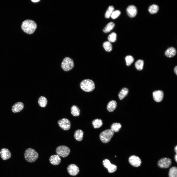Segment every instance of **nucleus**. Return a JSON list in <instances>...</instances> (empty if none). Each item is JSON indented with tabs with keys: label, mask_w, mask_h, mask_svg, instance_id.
Wrapping results in <instances>:
<instances>
[{
	"label": "nucleus",
	"mask_w": 177,
	"mask_h": 177,
	"mask_svg": "<svg viewBox=\"0 0 177 177\" xmlns=\"http://www.w3.org/2000/svg\"><path fill=\"white\" fill-rule=\"evenodd\" d=\"M31 1L34 2H36L40 1L39 0H32Z\"/></svg>",
	"instance_id": "obj_37"
},
{
	"label": "nucleus",
	"mask_w": 177,
	"mask_h": 177,
	"mask_svg": "<svg viewBox=\"0 0 177 177\" xmlns=\"http://www.w3.org/2000/svg\"><path fill=\"white\" fill-rule=\"evenodd\" d=\"M171 160L168 158H163L159 160L158 162L157 165L160 168H168L172 164Z\"/></svg>",
	"instance_id": "obj_7"
},
{
	"label": "nucleus",
	"mask_w": 177,
	"mask_h": 177,
	"mask_svg": "<svg viewBox=\"0 0 177 177\" xmlns=\"http://www.w3.org/2000/svg\"><path fill=\"white\" fill-rule=\"evenodd\" d=\"M117 34L116 33L113 32L110 34L108 37V41L110 42H113L116 40Z\"/></svg>",
	"instance_id": "obj_32"
},
{
	"label": "nucleus",
	"mask_w": 177,
	"mask_h": 177,
	"mask_svg": "<svg viewBox=\"0 0 177 177\" xmlns=\"http://www.w3.org/2000/svg\"><path fill=\"white\" fill-rule=\"evenodd\" d=\"M117 105V103L116 101L113 100L110 101L107 105V110L110 112L113 111L116 108Z\"/></svg>",
	"instance_id": "obj_18"
},
{
	"label": "nucleus",
	"mask_w": 177,
	"mask_h": 177,
	"mask_svg": "<svg viewBox=\"0 0 177 177\" xmlns=\"http://www.w3.org/2000/svg\"><path fill=\"white\" fill-rule=\"evenodd\" d=\"M58 123L59 127L62 129L67 130L71 127V123L68 119L64 118L59 120Z\"/></svg>",
	"instance_id": "obj_8"
},
{
	"label": "nucleus",
	"mask_w": 177,
	"mask_h": 177,
	"mask_svg": "<svg viewBox=\"0 0 177 177\" xmlns=\"http://www.w3.org/2000/svg\"><path fill=\"white\" fill-rule=\"evenodd\" d=\"M81 88L84 91L90 92L92 91L95 88V84L94 82L89 79H85L82 80L80 84Z\"/></svg>",
	"instance_id": "obj_3"
},
{
	"label": "nucleus",
	"mask_w": 177,
	"mask_h": 177,
	"mask_svg": "<svg viewBox=\"0 0 177 177\" xmlns=\"http://www.w3.org/2000/svg\"><path fill=\"white\" fill-rule=\"evenodd\" d=\"M115 26V24L112 22L108 23L103 30V31L105 33L110 32L114 28Z\"/></svg>",
	"instance_id": "obj_25"
},
{
	"label": "nucleus",
	"mask_w": 177,
	"mask_h": 177,
	"mask_svg": "<svg viewBox=\"0 0 177 177\" xmlns=\"http://www.w3.org/2000/svg\"><path fill=\"white\" fill-rule=\"evenodd\" d=\"M153 96L154 100L157 102H159L162 100L164 93L161 90H156L153 92Z\"/></svg>",
	"instance_id": "obj_12"
},
{
	"label": "nucleus",
	"mask_w": 177,
	"mask_h": 177,
	"mask_svg": "<svg viewBox=\"0 0 177 177\" xmlns=\"http://www.w3.org/2000/svg\"><path fill=\"white\" fill-rule=\"evenodd\" d=\"M84 132L81 130H76L74 133V136L75 139L78 141H81L83 138Z\"/></svg>",
	"instance_id": "obj_19"
},
{
	"label": "nucleus",
	"mask_w": 177,
	"mask_h": 177,
	"mask_svg": "<svg viewBox=\"0 0 177 177\" xmlns=\"http://www.w3.org/2000/svg\"><path fill=\"white\" fill-rule=\"evenodd\" d=\"M56 151L58 155L63 158H65L69 155L70 152V150L67 146L61 145L56 148Z\"/></svg>",
	"instance_id": "obj_6"
},
{
	"label": "nucleus",
	"mask_w": 177,
	"mask_h": 177,
	"mask_svg": "<svg viewBox=\"0 0 177 177\" xmlns=\"http://www.w3.org/2000/svg\"><path fill=\"white\" fill-rule=\"evenodd\" d=\"M80 110L79 108L76 105H73L71 108V113L74 116H78L80 114Z\"/></svg>",
	"instance_id": "obj_20"
},
{
	"label": "nucleus",
	"mask_w": 177,
	"mask_h": 177,
	"mask_svg": "<svg viewBox=\"0 0 177 177\" xmlns=\"http://www.w3.org/2000/svg\"><path fill=\"white\" fill-rule=\"evenodd\" d=\"M93 126L95 128H99L103 125V121L100 119H96L93 120L92 122Z\"/></svg>",
	"instance_id": "obj_23"
},
{
	"label": "nucleus",
	"mask_w": 177,
	"mask_h": 177,
	"mask_svg": "<svg viewBox=\"0 0 177 177\" xmlns=\"http://www.w3.org/2000/svg\"><path fill=\"white\" fill-rule=\"evenodd\" d=\"M125 59L126 65L127 66H129L133 62L134 59L132 56L129 55L126 57Z\"/></svg>",
	"instance_id": "obj_31"
},
{
	"label": "nucleus",
	"mask_w": 177,
	"mask_h": 177,
	"mask_svg": "<svg viewBox=\"0 0 177 177\" xmlns=\"http://www.w3.org/2000/svg\"><path fill=\"white\" fill-rule=\"evenodd\" d=\"M114 134V132L110 129H107L101 133L100 139L103 143H107L110 141Z\"/></svg>",
	"instance_id": "obj_4"
},
{
	"label": "nucleus",
	"mask_w": 177,
	"mask_h": 177,
	"mask_svg": "<svg viewBox=\"0 0 177 177\" xmlns=\"http://www.w3.org/2000/svg\"><path fill=\"white\" fill-rule=\"evenodd\" d=\"M176 53V50L173 47L168 48L165 53V55L169 58H171L174 56Z\"/></svg>",
	"instance_id": "obj_17"
},
{
	"label": "nucleus",
	"mask_w": 177,
	"mask_h": 177,
	"mask_svg": "<svg viewBox=\"0 0 177 177\" xmlns=\"http://www.w3.org/2000/svg\"><path fill=\"white\" fill-rule=\"evenodd\" d=\"M24 155L25 160L30 162H34L38 159L39 156L37 152L31 148H29L26 149Z\"/></svg>",
	"instance_id": "obj_2"
},
{
	"label": "nucleus",
	"mask_w": 177,
	"mask_h": 177,
	"mask_svg": "<svg viewBox=\"0 0 177 177\" xmlns=\"http://www.w3.org/2000/svg\"><path fill=\"white\" fill-rule=\"evenodd\" d=\"M50 163L54 165L59 164L61 161L60 156L57 155H54L50 156L49 159Z\"/></svg>",
	"instance_id": "obj_16"
},
{
	"label": "nucleus",
	"mask_w": 177,
	"mask_h": 177,
	"mask_svg": "<svg viewBox=\"0 0 177 177\" xmlns=\"http://www.w3.org/2000/svg\"><path fill=\"white\" fill-rule=\"evenodd\" d=\"M127 14L130 17L132 18L135 17L137 12V10L136 7L133 5H130L126 9Z\"/></svg>",
	"instance_id": "obj_14"
},
{
	"label": "nucleus",
	"mask_w": 177,
	"mask_h": 177,
	"mask_svg": "<svg viewBox=\"0 0 177 177\" xmlns=\"http://www.w3.org/2000/svg\"><path fill=\"white\" fill-rule=\"evenodd\" d=\"M37 25L33 21L27 20L22 23L21 28L25 32L30 34L33 33L37 28Z\"/></svg>",
	"instance_id": "obj_1"
},
{
	"label": "nucleus",
	"mask_w": 177,
	"mask_h": 177,
	"mask_svg": "<svg viewBox=\"0 0 177 177\" xmlns=\"http://www.w3.org/2000/svg\"><path fill=\"white\" fill-rule=\"evenodd\" d=\"M128 161L131 165L136 167L140 166L142 162L140 158L138 156L135 155L131 156L129 158Z\"/></svg>",
	"instance_id": "obj_10"
},
{
	"label": "nucleus",
	"mask_w": 177,
	"mask_h": 177,
	"mask_svg": "<svg viewBox=\"0 0 177 177\" xmlns=\"http://www.w3.org/2000/svg\"><path fill=\"white\" fill-rule=\"evenodd\" d=\"M159 10V7L157 5L153 4L150 5L148 8L149 12L152 14L156 13Z\"/></svg>",
	"instance_id": "obj_27"
},
{
	"label": "nucleus",
	"mask_w": 177,
	"mask_h": 177,
	"mask_svg": "<svg viewBox=\"0 0 177 177\" xmlns=\"http://www.w3.org/2000/svg\"><path fill=\"white\" fill-rule=\"evenodd\" d=\"M68 173L71 175L75 176L77 175L79 172L78 167L75 164H72L69 165L67 168Z\"/></svg>",
	"instance_id": "obj_11"
},
{
	"label": "nucleus",
	"mask_w": 177,
	"mask_h": 177,
	"mask_svg": "<svg viewBox=\"0 0 177 177\" xmlns=\"http://www.w3.org/2000/svg\"><path fill=\"white\" fill-rule=\"evenodd\" d=\"M47 103V99L44 96H41L38 99V103L39 105L42 107H45Z\"/></svg>",
	"instance_id": "obj_22"
},
{
	"label": "nucleus",
	"mask_w": 177,
	"mask_h": 177,
	"mask_svg": "<svg viewBox=\"0 0 177 177\" xmlns=\"http://www.w3.org/2000/svg\"><path fill=\"white\" fill-rule=\"evenodd\" d=\"M174 150L176 152V153H177V146H176V147H175V148H174Z\"/></svg>",
	"instance_id": "obj_36"
},
{
	"label": "nucleus",
	"mask_w": 177,
	"mask_h": 177,
	"mask_svg": "<svg viewBox=\"0 0 177 177\" xmlns=\"http://www.w3.org/2000/svg\"><path fill=\"white\" fill-rule=\"evenodd\" d=\"M0 155L1 158L3 160H6L11 158V152L8 149L3 148L1 149L0 151Z\"/></svg>",
	"instance_id": "obj_13"
},
{
	"label": "nucleus",
	"mask_w": 177,
	"mask_h": 177,
	"mask_svg": "<svg viewBox=\"0 0 177 177\" xmlns=\"http://www.w3.org/2000/svg\"><path fill=\"white\" fill-rule=\"evenodd\" d=\"M103 164L104 167L107 169L109 173H113L117 170V166L114 164H111L110 161L107 159H105L103 160Z\"/></svg>",
	"instance_id": "obj_9"
},
{
	"label": "nucleus",
	"mask_w": 177,
	"mask_h": 177,
	"mask_svg": "<svg viewBox=\"0 0 177 177\" xmlns=\"http://www.w3.org/2000/svg\"><path fill=\"white\" fill-rule=\"evenodd\" d=\"M174 159L176 162H177V153H176L174 157Z\"/></svg>",
	"instance_id": "obj_35"
},
{
	"label": "nucleus",
	"mask_w": 177,
	"mask_h": 177,
	"mask_svg": "<svg viewBox=\"0 0 177 177\" xmlns=\"http://www.w3.org/2000/svg\"><path fill=\"white\" fill-rule=\"evenodd\" d=\"M62 69L64 71H67L73 69L74 66L73 60L70 58L66 57L63 59L61 63Z\"/></svg>",
	"instance_id": "obj_5"
},
{
	"label": "nucleus",
	"mask_w": 177,
	"mask_h": 177,
	"mask_svg": "<svg viewBox=\"0 0 177 177\" xmlns=\"http://www.w3.org/2000/svg\"><path fill=\"white\" fill-rule=\"evenodd\" d=\"M169 177H177V168L175 166L171 168L169 171Z\"/></svg>",
	"instance_id": "obj_26"
},
{
	"label": "nucleus",
	"mask_w": 177,
	"mask_h": 177,
	"mask_svg": "<svg viewBox=\"0 0 177 177\" xmlns=\"http://www.w3.org/2000/svg\"><path fill=\"white\" fill-rule=\"evenodd\" d=\"M174 71L175 73L176 74V75H177V66H176L174 68Z\"/></svg>",
	"instance_id": "obj_34"
},
{
	"label": "nucleus",
	"mask_w": 177,
	"mask_h": 177,
	"mask_svg": "<svg viewBox=\"0 0 177 177\" xmlns=\"http://www.w3.org/2000/svg\"><path fill=\"white\" fill-rule=\"evenodd\" d=\"M144 64V61L141 59H139L135 62V65L137 70L141 71L143 69Z\"/></svg>",
	"instance_id": "obj_28"
},
{
	"label": "nucleus",
	"mask_w": 177,
	"mask_h": 177,
	"mask_svg": "<svg viewBox=\"0 0 177 177\" xmlns=\"http://www.w3.org/2000/svg\"><path fill=\"white\" fill-rule=\"evenodd\" d=\"M24 105L21 102H19L14 104L12 106L11 110L14 113H16L21 111L24 108Z\"/></svg>",
	"instance_id": "obj_15"
},
{
	"label": "nucleus",
	"mask_w": 177,
	"mask_h": 177,
	"mask_svg": "<svg viewBox=\"0 0 177 177\" xmlns=\"http://www.w3.org/2000/svg\"><path fill=\"white\" fill-rule=\"evenodd\" d=\"M103 47L106 51L110 52L112 49V45L110 42L109 41L104 42L103 44Z\"/></svg>",
	"instance_id": "obj_29"
},
{
	"label": "nucleus",
	"mask_w": 177,
	"mask_h": 177,
	"mask_svg": "<svg viewBox=\"0 0 177 177\" xmlns=\"http://www.w3.org/2000/svg\"><path fill=\"white\" fill-rule=\"evenodd\" d=\"M129 92L128 89L126 88H122L119 92L118 96L119 99L121 100L123 99L128 94Z\"/></svg>",
	"instance_id": "obj_21"
},
{
	"label": "nucleus",
	"mask_w": 177,
	"mask_h": 177,
	"mask_svg": "<svg viewBox=\"0 0 177 177\" xmlns=\"http://www.w3.org/2000/svg\"><path fill=\"white\" fill-rule=\"evenodd\" d=\"M114 8L112 6H110L109 7L107 10H106L105 14V16L106 18H109L114 11Z\"/></svg>",
	"instance_id": "obj_30"
},
{
	"label": "nucleus",
	"mask_w": 177,
	"mask_h": 177,
	"mask_svg": "<svg viewBox=\"0 0 177 177\" xmlns=\"http://www.w3.org/2000/svg\"><path fill=\"white\" fill-rule=\"evenodd\" d=\"M120 13V12L119 10H116L114 11L110 16L113 19H115L119 15Z\"/></svg>",
	"instance_id": "obj_33"
},
{
	"label": "nucleus",
	"mask_w": 177,
	"mask_h": 177,
	"mask_svg": "<svg viewBox=\"0 0 177 177\" xmlns=\"http://www.w3.org/2000/svg\"><path fill=\"white\" fill-rule=\"evenodd\" d=\"M121 124L118 123H114L111 126L110 129L114 132H117L119 131L121 128Z\"/></svg>",
	"instance_id": "obj_24"
}]
</instances>
